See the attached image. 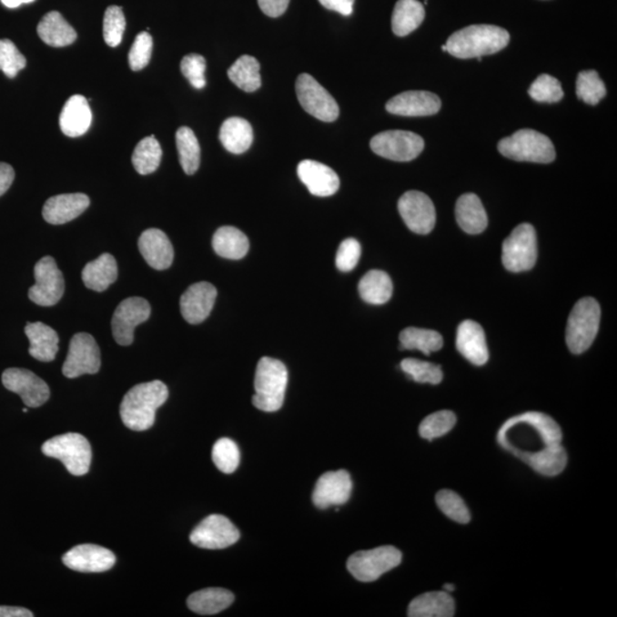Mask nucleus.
Returning <instances> with one entry per match:
<instances>
[{
	"label": "nucleus",
	"instance_id": "nucleus-28",
	"mask_svg": "<svg viewBox=\"0 0 617 617\" xmlns=\"http://www.w3.org/2000/svg\"><path fill=\"white\" fill-rule=\"evenodd\" d=\"M117 262L109 253H103L96 260L88 262L82 272L85 286L96 292H105L117 280Z\"/></svg>",
	"mask_w": 617,
	"mask_h": 617
},
{
	"label": "nucleus",
	"instance_id": "nucleus-27",
	"mask_svg": "<svg viewBox=\"0 0 617 617\" xmlns=\"http://www.w3.org/2000/svg\"><path fill=\"white\" fill-rule=\"evenodd\" d=\"M456 221L467 234H481L489 225L487 214L480 197L475 194L460 196L455 208Z\"/></svg>",
	"mask_w": 617,
	"mask_h": 617
},
{
	"label": "nucleus",
	"instance_id": "nucleus-3",
	"mask_svg": "<svg viewBox=\"0 0 617 617\" xmlns=\"http://www.w3.org/2000/svg\"><path fill=\"white\" fill-rule=\"evenodd\" d=\"M288 372L286 366L275 358L263 357L255 373L253 405L258 410L277 411L284 405Z\"/></svg>",
	"mask_w": 617,
	"mask_h": 617
},
{
	"label": "nucleus",
	"instance_id": "nucleus-26",
	"mask_svg": "<svg viewBox=\"0 0 617 617\" xmlns=\"http://www.w3.org/2000/svg\"><path fill=\"white\" fill-rule=\"evenodd\" d=\"M25 332L30 341L31 357L43 363H49L56 359V353L59 351V335L55 329L37 321V323L26 324Z\"/></svg>",
	"mask_w": 617,
	"mask_h": 617
},
{
	"label": "nucleus",
	"instance_id": "nucleus-24",
	"mask_svg": "<svg viewBox=\"0 0 617 617\" xmlns=\"http://www.w3.org/2000/svg\"><path fill=\"white\" fill-rule=\"evenodd\" d=\"M88 206L89 198L85 194L57 195L45 203L43 217L51 225H65L82 216Z\"/></svg>",
	"mask_w": 617,
	"mask_h": 617
},
{
	"label": "nucleus",
	"instance_id": "nucleus-29",
	"mask_svg": "<svg viewBox=\"0 0 617 617\" xmlns=\"http://www.w3.org/2000/svg\"><path fill=\"white\" fill-rule=\"evenodd\" d=\"M39 38L52 47H66L74 44L77 33L59 12H49L37 26Z\"/></svg>",
	"mask_w": 617,
	"mask_h": 617
},
{
	"label": "nucleus",
	"instance_id": "nucleus-47",
	"mask_svg": "<svg viewBox=\"0 0 617 617\" xmlns=\"http://www.w3.org/2000/svg\"><path fill=\"white\" fill-rule=\"evenodd\" d=\"M529 94L533 100L545 103H556L563 97L561 82L549 75L539 76L531 85Z\"/></svg>",
	"mask_w": 617,
	"mask_h": 617
},
{
	"label": "nucleus",
	"instance_id": "nucleus-46",
	"mask_svg": "<svg viewBox=\"0 0 617 617\" xmlns=\"http://www.w3.org/2000/svg\"><path fill=\"white\" fill-rule=\"evenodd\" d=\"M126 20H125L122 7L109 6L103 19V38L110 47H117L122 43Z\"/></svg>",
	"mask_w": 617,
	"mask_h": 617
},
{
	"label": "nucleus",
	"instance_id": "nucleus-44",
	"mask_svg": "<svg viewBox=\"0 0 617 617\" xmlns=\"http://www.w3.org/2000/svg\"><path fill=\"white\" fill-rule=\"evenodd\" d=\"M402 372L418 383L440 384L442 381V372L440 366L428 361L407 358L401 361Z\"/></svg>",
	"mask_w": 617,
	"mask_h": 617
},
{
	"label": "nucleus",
	"instance_id": "nucleus-12",
	"mask_svg": "<svg viewBox=\"0 0 617 617\" xmlns=\"http://www.w3.org/2000/svg\"><path fill=\"white\" fill-rule=\"evenodd\" d=\"M101 368V352L91 334H75L70 341L68 356L62 368L66 378L76 379L85 374H96Z\"/></svg>",
	"mask_w": 617,
	"mask_h": 617
},
{
	"label": "nucleus",
	"instance_id": "nucleus-35",
	"mask_svg": "<svg viewBox=\"0 0 617 617\" xmlns=\"http://www.w3.org/2000/svg\"><path fill=\"white\" fill-rule=\"evenodd\" d=\"M358 290L365 302L379 306L391 298L393 285L387 272L370 270L360 279Z\"/></svg>",
	"mask_w": 617,
	"mask_h": 617
},
{
	"label": "nucleus",
	"instance_id": "nucleus-53",
	"mask_svg": "<svg viewBox=\"0 0 617 617\" xmlns=\"http://www.w3.org/2000/svg\"><path fill=\"white\" fill-rule=\"evenodd\" d=\"M319 3L329 11L338 12L339 15L349 16L352 15L355 0H319Z\"/></svg>",
	"mask_w": 617,
	"mask_h": 617
},
{
	"label": "nucleus",
	"instance_id": "nucleus-23",
	"mask_svg": "<svg viewBox=\"0 0 617 617\" xmlns=\"http://www.w3.org/2000/svg\"><path fill=\"white\" fill-rule=\"evenodd\" d=\"M138 249L152 269L167 270L174 260V248L164 231L147 229L138 239Z\"/></svg>",
	"mask_w": 617,
	"mask_h": 617
},
{
	"label": "nucleus",
	"instance_id": "nucleus-15",
	"mask_svg": "<svg viewBox=\"0 0 617 617\" xmlns=\"http://www.w3.org/2000/svg\"><path fill=\"white\" fill-rule=\"evenodd\" d=\"M151 315L149 302L143 298H128L120 302L115 310L113 334L119 346H131L134 341V330L138 325L145 323Z\"/></svg>",
	"mask_w": 617,
	"mask_h": 617
},
{
	"label": "nucleus",
	"instance_id": "nucleus-43",
	"mask_svg": "<svg viewBox=\"0 0 617 617\" xmlns=\"http://www.w3.org/2000/svg\"><path fill=\"white\" fill-rule=\"evenodd\" d=\"M455 423L456 417L453 411H436V413L429 415V417L424 419L422 423L420 424V436L428 440H436V438L445 436L446 433H449L451 429L454 428Z\"/></svg>",
	"mask_w": 617,
	"mask_h": 617
},
{
	"label": "nucleus",
	"instance_id": "nucleus-13",
	"mask_svg": "<svg viewBox=\"0 0 617 617\" xmlns=\"http://www.w3.org/2000/svg\"><path fill=\"white\" fill-rule=\"evenodd\" d=\"M398 211L409 229L427 235L436 225V208L432 200L420 191H407L398 201Z\"/></svg>",
	"mask_w": 617,
	"mask_h": 617
},
{
	"label": "nucleus",
	"instance_id": "nucleus-20",
	"mask_svg": "<svg viewBox=\"0 0 617 617\" xmlns=\"http://www.w3.org/2000/svg\"><path fill=\"white\" fill-rule=\"evenodd\" d=\"M351 491L352 480L348 471L326 472L317 481L312 501L317 508L328 509L347 503Z\"/></svg>",
	"mask_w": 617,
	"mask_h": 617
},
{
	"label": "nucleus",
	"instance_id": "nucleus-57",
	"mask_svg": "<svg viewBox=\"0 0 617 617\" xmlns=\"http://www.w3.org/2000/svg\"><path fill=\"white\" fill-rule=\"evenodd\" d=\"M455 590V587L453 584H446L445 585V592H453Z\"/></svg>",
	"mask_w": 617,
	"mask_h": 617
},
{
	"label": "nucleus",
	"instance_id": "nucleus-4",
	"mask_svg": "<svg viewBox=\"0 0 617 617\" xmlns=\"http://www.w3.org/2000/svg\"><path fill=\"white\" fill-rule=\"evenodd\" d=\"M500 154L516 162L552 163L556 158L553 143L544 134L533 129H521L499 142Z\"/></svg>",
	"mask_w": 617,
	"mask_h": 617
},
{
	"label": "nucleus",
	"instance_id": "nucleus-6",
	"mask_svg": "<svg viewBox=\"0 0 617 617\" xmlns=\"http://www.w3.org/2000/svg\"><path fill=\"white\" fill-rule=\"evenodd\" d=\"M42 451L48 458L60 460L66 470L74 476L86 475L91 467V445L79 433H66L51 438L44 442Z\"/></svg>",
	"mask_w": 617,
	"mask_h": 617
},
{
	"label": "nucleus",
	"instance_id": "nucleus-7",
	"mask_svg": "<svg viewBox=\"0 0 617 617\" xmlns=\"http://www.w3.org/2000/svg\"><path fill=\"white\" fill-rule=\"evenodd\" d=\"M538 260V237L533 226L522 223L503 241L502 262L511 272L529 271Z\"/></svg>",
	"mask_w": 617,
	"mask_h": 617
},
{
	"label": "nucleus",
	"instance_id": "nucleus-14",
	"mask_svg": "<svg viewBox=\"0 0 617 617\" xmlns=\"http://www.w3.org/2000/svg\"><path fill=\"white\" fill-rule=\"evenodd\" d=\"M239 531L227 517L211 514L190 534L192 544L209 550L226 549L238 542Z\"/></svg>",
	"mask_w": 617,
	"mask_h": 617
},
{
	"label": "nucleus",
	"instance_id": "nucleus-34",
	"mask_svg": "<svg viewBox=\"0 0 617 617\" xmlns=\"http://www.w3.org/2000/svg\"><path fill=\"white\" fill-rule=\"evenodd\" d=\"M426 16L423 4L418 0H398L392 15V31L398 37L413 33Z\"/></svg>",
	"mask_w": 617,
	"mask_h": 617
},
{
	"label": "nucleus",
	"instance_id": "nucleus-18",
	"mask_svg": "<svg viewBox=\"0 0 617 617\" xmlns=\"http://www.w3.org/2000/svg\"><path fill=\"white\" fill-rule=\"evenodd\" d=\"M441 108L440 98L431 92L409 91L389 100L388 113L402 117H426L436 115Z\"/></svg>",
	"mask_w": 617,
	"mask_h": 617
},
{
	"label": "nucleus",
	"instance_id": "nucleus-19",
	"mask_svg": "<svg viewBox=\"0 0 617 617\" xmlns=\"http://www.w3.org/2000/svg\"><path fill=\"white\" fill-rule=\"evenodd\" d=\"M217 297V290L207 281L191 285L180 299L181 314L187 323H203L211 315Z\"/></svg>",
	"mask_w": 617,
	"mask_h": 617
},
{
	"label": "nucleus",
	"instance_id": "nucleus-55",
	"mask_svg": "<svg viewBox=\"0 0 617 617\" xmlns=\"http://www.w3.org/2000/svg\"><path fill=\"white\" fill-rule=\"evenodd\" d=\"M0 617H34V612L26 608L0 606Z\"/></svg>",
	"mask_w": 617,
	"mask_h": 617
},
{
	"label": "nucleus",
	"instance_id": "nucleus-56",
	"mask_svg": "<svg viewBox=\"0 0 617 617\" xmlns=\"http://www.w3.org/2000/svg\"><path fill=\"white\" fill-rule=\"evenodd\" d=\"M35 0H2L4 5L8 8H15L22 5V4L33 3Z\"/></svg>",
	"mask_w": 617,
	"mask_h": 617
},
{
	"label": "nucleus",
	"instance_id": "nucleus-49",
	"mask_svg": "<svg viewBox=\"0 0 617 617\" xmlns=\"http://www.w3.org/2000/svg\"><path fill=\"white\" fill-rule=\"evenodd\" d=\"M152 37L149 33L143 31L137 35L128 55L129 66L134 71L145 69L149 65L152 55Z\"/></svg>",
	"mask_w": 617,
	"mask_h": 617
},
{
	"label": "nucleus",
	"instance_id": "nucleus-36",
	"mask_svg": "<svg viewBox=\"0 0 617 617\" xmlns=\"http://www.w3.org/2000/svg\"><path fill=\"white\" fill-rule=\"evenodd\" d=\"M522 460L541 475L553 477L561 473L565 469L567 453L561 444H558L526 456Z\"/></svg>",
	"mask_w": 617,
	"mask_h": 617
},
{
	"label": "nucleus",
	"instance_id": "nucleus-41",
	"mask_svg": "<svg viewBox=\"0 0 617 617\" xmlns=\"http://www.w3.org/2000/svg\"><path fill=\"white\" fill-rule=\"evenodd\" d=\"M576 96L590 106H596L606 96V87L597 71H581L576 82Z\"/></svg>",
	"mask_w": 617,
	"mask_h": 617
},
{
	"label": "nucleus",
	"instance_id": "nucleus-50",
	"mask_svg": "<svg viewBox=\"0 0 617 617\" xmlns=\"http://www.w3.org/2000/svg\"><path fill=\"white\" fill-rule=\"evenodd\" d=\"M181 71L183 76L189 80V83L197 89L206 86V60L199 55H189L183 57L181 61Z\"/></svg>",
	"mask_w": 617,
	"mask_h": 617
},
{
	"label": "nucleus",
	"instance_id": "nucleus-58",
	"mask_svg": "<svg viewBox=\"0 0 617 617\" xmlns=\"http://www.w3.org/2000/svg\"><path fill=\"white\" fill-rule=\"evenodd\" d=\"M441 49L442 51L446 52V45H442Z\"/></svg>",
	"mask_w": 617,
	"mask_h": 617
},
{
	"label": "nucleus",
	"instance_id": "nucleus-48",
	"mask_svg": "<svg viewBox=\"0 0 617 617\" xmlns=\"http://www.w3.org/2000/svg\"><path fill=\"white\" fill-rule=\"evenodd\" d=\"M26 60L10 39H0V70L8 78H15L25 69Z\"/></svg>",
	"mask_w": 617,
	"mask_h": 617
},
{
	"label": "nucleus",
	"instance_id": "nucleus-37",
	"mask_svg": "<svg viewBox=\"0 0 617 617\" xmlns=\"http://www.w3.org/2000/svg\"><path fill=\"white\" fill-rule=\"evenodd\" d=\"M260 64L253 56H243L228 70V77L237 87L252 93L261 87Z\"/></svg>",
	"mask_w": 617,
	"mask_h": 617
},
{
	"label": "nucleus",
	"instance_id": "nucleus-2",
	"mask_svg": "<svg viewBox=\"0 0 617 617\" xmlns=\"http://www.w3.org/2000/svg\"><path fill=\"white\" fill-rule=\"evenodd\" d=\"M507 30L491 25H469L456 31L446 43V52L458 59L495 55L508 46Z\"/></svg>",
	"mask_w": 617,
	"mask_h": 617
},
{
	"label": "nucleus",
	"instance_id": "nucleus-30",
	"mask_svg": "<svg viewBox=\"0 0 617 617\" xmlns=\"http://www.w3.org/2000/svg\"><path fill=\"white\" fill-rule=\"evenodd\" d=\"M455 612V602L450 592H436L421 594L410 603V617H450Z\"/></svg>",
	"mask_w": 617,
	"mask_h": 617
},
{
	"label": "nucleus",
	"instance_id": "nucleus-16",
	"mask_svg": "<svg viewBox=\"0 0 617 617\" xmlns=\"http://www.w3.org/2000/svg\"><path fill=\"white\" fill-rule=\"evenodd\" d=\"M2 381L7 390L19 395L30 409L44 405L51 396L46 382L28 369H8L3 373Z\"/></svg>",
	"mask_w": 617,
	"mask_h": 617
},
{
	"label": "nucleus",
	"instance_id": "nucleus-9",
	"mask_svg": "<svg viewBox=\"0 0 617 617\" xmlns=\"http://www.w3.org/2000/svg\"><path fill=\"white\" fill-rule=\"evenodd\" d=\"M295 89L299 105L312 117L325 123H332L339 118L337 101L312 76L299 75Z\"/></svg>",
	"mask_w": 617,
	"mask_h": 617
},
{
	"label": "nucleus",
	"instance_id": "nucleus-38",
	"mask_svg": "<svg viewBox=\"0 0 617 617\" xmlns=\"http://www.w3.org/2000/svg\"><path fill=\"white\" fill-rule=\"evenodd\" d=\"M402 350H420L424 355L440 351L444 346V339L436 330L418 328H407L400 335Z\"/></svg>",
	"mask_w": 617,
	"mask_h": 617
},
{
	"label": "nucleus",
	"instance_id": "nucleus-22",
	"mask_svg": "<svg viewBox=\"0 0 617 617\" xmlns=\"http://www.w3.org/2000/svg\"><path fill=\"white\" fill-rule=\"evenodd\" d=\"M456 348L473 365L482 366L489 361L485 332L476 321L464 320L460 324L456 334Z\"/></svg>",
	"mask_w": 617,
	"mask_h": 617
},
{
	"label": "nucleus",
	"instance_id": "nucleus-25",
	"mask_svg": "<svg viewBox=\"0 0 617 617\" xmlns=\"http://www.w3.org/2000/svg\"><path fill=\"white\" fill-rule=\"evenodd\" d=\"M92 111L86 97L74 96L66 102L60 115L62 133L69 137L84 136L91 127Z\"/></svg>",
	"mask_w": 617,
	"mask_h": 617
},
{
	"label": "nucleus",
	"instance_id": "nucleus-11",
	"mask_svg": "<svg viewBox=\"0 0 617 617\" xmlns=\"http://www.w3.org/2000/svg\"><path fill=\"white\" fill-rule=\"evenodd\" d=\"M35 284L29 289V298L40 307H53L65 294V278L55 258L45 257L35 266Z\"/></svg>",
	"mask_w": 617,
	"mask_h": 617
},
{
	"label": "nucleus",
	"instance_id": "nucleus-31",
	"mask_svg": "<svg viewBox=\"0 0 617 617\" xmlns=\"http://www.w3.org/2000/svg\"><path fill=\"white\" fill-rule=\"evenodd\" d=\"M220 141L227 151L240 155L252 146L254 133L252 125L240 117L228 118L220 129Z\"/></svg>",
	"mask_w": 617,
	"mask_h": 617
},
{
	"label": "nucleus",
	"instance_id": "nucleus-33",
	"mask_svg": "<svg viewBox=\"0 0 617 617\" xmlns=\"http://www.w3.org/2000/svg\"><path fill=\"white\" fill-rule=\"evenodd\" d=\"M235 601L234 593L221 588H208L192 593L187 607L199 615H214L227 610Z\"/></svg>",
	"mask_w": 617,
	"mask_h": 617
},
{
	"label": "nucleus",
	"instance_id": "nucleus-32",
	"mask_svg": "<svg viewBox=\"0 0 617 617\" xmlns=\"http://www.w3.org/2000/svg\"><path fill=\"white\" fill-rule=\"evenodd\" d=\"M213 249L228 260H240L249 249L248 237L235 227H221L213 236Z\"/></svg>",
	"mask_w": 617,
	"mask_h": 617
},
{
	"label": "nucleus",
	"instance_id": "nucleus-10",
	"mask_svg": "<svg viewBox=\"0 0 617 617\" xmlns=\"http://www.w3.org/2000/svg\"><path fill=\"white\" fill-rule=\"evenodd\" d=\"M374 154L393 162H410L424 149L423 138L418 134L407 131H387L379 133L370 140Z\"/></svg>",
	"mask_w": 617,
	"mask_h": 617
},
{
	"label": "nucleus",
	"instance_id": "nucleus-1",
	"mask_svg": "<svg viewBox=\"0 0 617 617\" xmlns=\"http://www.w3.org/2000/svg\"><path fill=\"white\" fill-rule=\"evenodd\" d=\"M168 389L162 381L137 384L125 395L120 418L128 429L146 431L155 424L156 411L167 402Z\"/></svg>",
	"mask_w": 617,
	"mask_h": 617
},
{
	"label": "nucleus",
	"instance_id": "nucleus-39",
	"mask_svg": "<svg viewBox=\"0 0 617 617\" xmlns=\"http://www.w3.org/2000/svg\"><path fill=\"white\" fill-rule=\"evenodd\" d=\"M162 157V147L156 140V137L151 136L137 143L136 150L133 152L132 163L138 174L147 176V174L157 171Z\"/></svg>",
	"mask_w": 617,
	"mask_h": 617
},
{
	"label": "nucleus",
	"instance_id": "nucleus-54",
	"mask_svg": "<svg viewBox=\"0 0 617 617\" xmlns=\"http://www.w3.org/2000/svg\"><path fill=\"white\" fill-rule=\"evenodd\" d=\"M15 177V169H13L11 165L0 163V196H3L10 189Z\"/></svg>",
	"mask_w": 617,
	"mask_h": 617
},
{
	"label": "nucleus",
	"instance_id": "nucleus-17",
	"mask_svg": "<svg viewBox=\"0 0 617 617\" xmlns=\"http://www.w3.org/2000/svg\"><path fill=\"white\" fill-rule=\"evenodd\" d=\"M66 567L80 573H103L113 569L116 556L110 550L100 545H77L62 558Z\"/></svg>",
	"mask_w": 617,
	"mask_h": 617
},
{
	"label": "nucleus",
	"instance_id": "nucleus-40",
	"mask_svg": "<svg viewBox=\"0 0 617 617\" xmlns=\"http://www.w3.org/2000/svg\"><path fill=\"white\" fill-rule=\"evenodd\" d=\"M177 147L180 164L187 176H194L200 165V146L189 127H181L177 132Z\"/></svg>",
	"mask_w": 617,
	"mask_h": 617
},
{
	"label": "nucleus",
	"instance_id": "nucleus-5",
	"mask_svg": "<svg viewBox=\"0 0 617 617\" xmlns=\"http://www.w3.org/2000/svg\"><path fill=\"white\" fill-rule=\"evenodd\" d=\"M601 306L592 298H581L571 310L566 328V343L575 355L587 351L597 337Z\"/></svg>",
	"mask_w": 617,
	"mask_h": 617
},
{
	"label": "nucleus",
	"instance_id": "nucleus-52",
	"mask_svg": "<svg viewBox=\"0 0 617 617\" xmlns=\"http://www.w3.org/2000/svg\"><path fill=\"white\" fill-rule=\"evenodd\" d=\"M290 0H258V6L266 15L278 17L288 10Z\"/></svg>",
	"mask_w": 617,
	"mask_h": 617
},
{
	"label": "nucleus",
	"instance_id": "nucleus-21",
	"mask_svg": "<svg viewBox=\"0 0 617 617\" xmlns=\"http://www.w3.org/2000/svg\"><path fill=\"white\" fill-rule=\"evenodd\" d=\"M298 176L310 194L317 197L333 196L339 187L338 174L315 160H302L298 167Z\"/></svg>",
	"mask_w": 617,
	"mask_h": 617
},
{
	"label": "nucleus",
	"instance_id": "nucleus-42",
	"mask_svg": "<svg viewBox=\"0 0 617 617\" xmlns=\"http://www.w3.org/2000/svg\"><path fill=\"white\" fill-rule=\"evenodd\" d=\"M212 459L218 470L230 475L239 466L240 453L238 446L229 438H221L213 447Z\"/></svg>",
	"mask_w": 617,
	"mask_h": 617
},
{
	"label": "nucleus",
	"instance_id": "nucleus-8",
	"mask_svg": "<svg viewBox=\"0 0 617 617\" xmlns=\"http://www.w3.org/2000/svg\"><path fill=\"white\" fill-rule=\"evenodd\" d=\"M401 552L386 545L352 554L347 562L348 571L360 582H373L401 562Z\"/></svg>",
	"mask_w": 617,
	"mask_h": 617
},
{
	"label": "nucleus",
	"instance_id": "nucleus-45",
	"mask_svg": "<svg viewBox=\"0 0 617 617\" xmlns=\"http://www.w3.org/2000/svg\"><path fill=\"white\" fill-rule=\"evenodd\" d=\"M438 508L451 521L460 524H468L471 520L470 512L459 494L450 490H442L436 496Z\"/></svg>",
	"mask_w": 617,
	"mask_h": 617
},
{
	"label": "nucleus",
	"instance_id": "nucleus-51",
	"mask_svg": "<svg viewBox=\"0 0 617 617\" xmlns=\"http://www.w3.org/2000/svg\"><path fill=\"white\" fill-rule=\"evenodd\" d=\"M361 248L358 240L353 238L343 240L338 249L337 258H335L338 269L342 272L355 269L359 262Z\"/></svg>",
	"mask_w": 617,
	"mask_h": 617
}]
</instances>
